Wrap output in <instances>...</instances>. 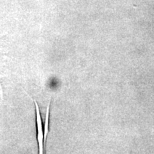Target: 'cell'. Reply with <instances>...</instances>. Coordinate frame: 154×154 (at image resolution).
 Wrapping results in <instances>:
<instances>
[{"label":"cell","mask_w":154,"mask_h":154,"mask_svg":"<svg viewBox=\"0 0 154 154\" xmlns=\"http://www.w3.org/2000/svg\"><path fill=\"white\" fill-rule=\"evenodd\" d=\"M49 106L50 102L48 104L47 106V116H46L45 120V124H44V141L46 143V139H47V136L48 133H49Z\"/></svg>","instance_id":"cell-2"},{"label":"cell","mask_w":154,"mask_h":154,"mask_svg":"<svg viewBox=\"0 0 154 154\" xmlns=\"http://www.w3.org/2000/svg\"><path fill=\"white\" fill-rule=\"evenodd\" d=\"M27 94V93H26ZM27 95L33 100L34 103H35L36 107V138H37L38 146V153L40 154L44 153V128L43 124H42V119L41 113H40V109L38 107L37 102L35 100L32 99L27 94Z\"/></svg>","instance_id":"cell-1"}]
</instances>
